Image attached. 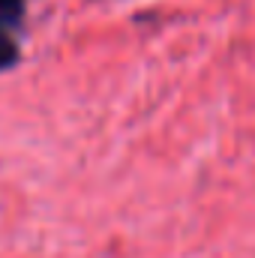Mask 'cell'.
Segmentation results:
<instances>
[{"instance_id": "6da1fadb", "label": "cell", "mask_w": 255, "mask_h": 258, "mask_svg": "<svg viewBox=\"0 0 255 258\" xmlns=\"http://www.w3.org/2000/svg\"><path fill=\"white\" fill-rule=\"evenodd\" d=\"M21 18H24V0H0V33L15 36Z\"/></svg>"}, {"instance_id": "7a4b0ae2", "label": "cell", "mask_w": 255, "mask_h": 258, "mask_svg": "<svg viewBox=\"0 0 255 258\" xmlns=\"http://www.w3.org/2000/svg\"><path fill=\"white\" fill-rule=\"evenodd\" d=\"M15 60H18V42H15V36L12 33H0V72L9 69V66H15Z\"/></svg>"}]
</instances>
